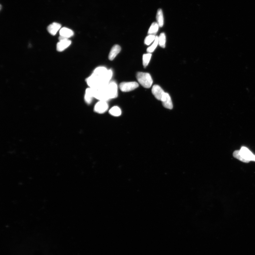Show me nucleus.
Wrapping results in <instances>:
<instances>
[{
	"mask_svg": "<svg viewBox=\"0 0 255 255\" xmlns=\"http://www.w3.org/2000/svg\"><path fill=\"white\" fill-rule=\"evenodd\" d=\"M156 36L154 35H149L147 36L145 39L144 43L146 45H149L155 41Z\"/></svg>",
	"mask_w": 255,
	"mask_h": 255,
	"instance_id": "obj_20",
	"label": "nucleus"
},
{
	"mask_svg": "<svg viewBox=\"0 0 255 255\" xmlns=\"http://www.w3.org/2000/svg\"><path fill=\"white\" fill-rule=\"evenodd\" d=\"M158 44V37L157 36L156 37L155 41L153 44L147 49V52L148 53H151L154 52Z\"/></svg>",
	"mask_w": 255,
	"mask_h": 255,
	"instance_id": "obj_19",
	"label": "nucleus"
},
{
	"mask_svg": "<svg viewBox=\"0 0 255 255\" xmlns=\"http://www.w3.org/2000/svg\"><path fill=\"white\" fill-rule=\"evenodd\" d=\"M60 36L69 38L74 36V33L71 29L66 28H63L60 29Z\"/></svg>",
	"mask_w": 255,
	"mask_h": 255,
	"instance_id": "obj_12",
	"label": "nucleus"
},
{
	"mask_svg": "<svg viewBox=\"0 0 255 255\" xmlns=\"http://www.w3.org/2000/svg\"><path fill=\"white\" fill-rule=\"evenodd\" d=\"M94 97L93 91L92 88H87L85 91V100L87 104H90L92 101Z\"/></svg>",
	"mask_w": 255,
	"mask_h": 255,
	"instance_id": "obj_11",
	"label": "nucleus"
},
{
	"mask_svg": "<svg viewBox=\"0 0 255 255\" xmlns=\"http://www.w3.org/2000/svg\"><path fill=\"white\" fill-rule=\"evenodd\" d=\"M60 23H54L48 26L47 29L48 32L53 36H55L61 28Z\"/></svg>",
	"mask_w": 255,
	"mask_h": 255,
	"instance_id": "obj_9",
	"label": "nucleus"
},
{
	"mask_svg": "<svg viewBox=\"0 0 255 255\" xmlns=\"http://www.w3.org/2000/svg\"><path fill=\"white\" fill-rule=\"evenodd\" d=\"M233 157L240 160L242 162L246 163H248L250 162V161L246 160L243 156L241 154L240 150H237V151H235L233 152Z\"/></svg>",
	"mask_w": 255,
	"mask_h": 255,
	"instance_id": "obj_14",
	"label": "nucleus"
},
{
	"mask_svg": "<svg viewBox=\"0 0 255 255\" xmlns=\"http://www.w3.org/2000/svg\"><path fill=\"white\" fill-rule=\"evenodd\" d=\"M157 23L160 27H162L164 24V18L162 11L161 9H158L156 15Z\"/></svg>",
	"mask_w": 255,
	"mask_h": 255,
	"instance_id": "obj_13",
	"label": "nucleus"
},
{
	"mask_svg": "<svg viewBox=\"0 0 255 255\" xmlns=\"http://www.w3.org/2000/svg\"><path fill=\"white\" fill-rule=\"evenodd\" d=\"M59 42L57 44L56 48L59 52H62L68 48L71 44V41L66 38L60 36L59 38Z\"/></svg>",
	"mask_w": 255,
	"mask_h": 255,
	"instance_id": "obj_4",
	"label": "nucleus"
},
{
	"mask_svg": "<svg viewBox=\"0 0 255 255\" xmlns=\"http://www.w3.org/2000/svg\"><path fill=\"white\" fill-rule=\"evenodd\" d=\"M136 79L139 84L146 88L151 87L153 84L152 77L149 74L143 72H138L136 74Z\"/></svg>",
	"mask_w": 255,
	"mask_h": 255,
	"instance_id": "obj_1",
	"label": "nucleus"
},
{
	"mask_svg": "<svg viewBox=\"0 0 255 255\" xmlns=\"http://www.w3.org/2000/svg\"><path fill=\"white\" fill-rule=\"evenodd\" d=\"M159 25L157 23H154L152 24L148 31V34L149 35H155L158 31L159 29Z\"/></svg>",
	"mask_w": 255,
	"mask_h": 255,
	"instance_id": "obj_15",
	"label": "nucleus"
},
{
	"mask_svg": "<svg viewBox=\"0 0 255 255\" xmlns=\"http://www.w3.org/2000/svg\"><path fill=\"white\" fill-rule=\"evenodd\" d=\"M108 109V104L106 101H100L95 105L94 111L99 114H103L107 111Z\"/></svg>",
	"mask_w": 255,
	"mask_h": 255,
	"instance_id": "obj_6",
	"label": "nucleus"
},
{
	"mask_svg": "<svg viewBox=\"0 0 255 255\" xmlns=\"http://www.w3.org/2000/svg\"><path fill=\"white\" fill-rule=\"evenodd\" d=\"M109 113L112 116H119L121 114V111L119 107L114 106L110 110Z\"/></svg>",
	"mask_w": 255,
	"mask_h": 255,
	"instance_id": "obj_16",
	"label": "nucleus"
},
{
	"mask_svg": "<svg viewBox=\"0 0 255 255\" xmlns=\"http://www.w3.org/2000/svg\"><path fill=\"white\" fill-rule=\"evenodd\" d=\"M241 154L246 159L249 161H255V155H254L249 150L245 147H241L240 150Z\"/></svg>",
	"mask_w": 255,
	"mask_h": 255,
	"instance_id": "obj_8",
	"label": "nucleus"
},
{
	"mask_svg": "<svg viewBox=\"0 0 255 255\" xmlns=\"http://www.w3.org/2000/svg\"><path fill=\"white\" fill-rule=\"evenodd\" d=\"M166 36L164 33H161L158 37V44L160 46L164 48L166 47Z\"/></svg>",
	"mask_w": 255,
	"mask_h": 255,
	"instance_id": "obj_17",
	"label": "nucleus"
},
{
	"mask_svg": "<svg viewBox=\"0 0 255 255\" xmlns=\"http://www.w3.org/2000/svg\"><path fill=\"white\" fill-rule=\"evenodd\" d=\"M151 56L152 54L150 53H147L146 54L143 55V65L144 68H146V67L148 66L150 59H151Z\"/></svg>",
	"mask_w": 255,
	"mask_h": 255,
	"instance_id": "obj_18",
	"label": "nucleus"
},
{
	"mask_svg": "<svg viewBox=\"0 0 255 255\" xmlns=\"http://www.w3.org/2000/svg\"><path fill=\"white\" fill-rule=\"evenodd\" d=\"M105 90L109 99L117 97L118 87L116 82L114 81L110 82L105 87Z\"/></svg>",
	"mask_w": 255,
	"mask_h": 255,
	"instance_id": "obj_2",
	"label": "nucleus"
},
{
	"mask_svg": "<svg viewBox=\"0 0 255 255\" xmlns=\"http://www.w3.org/2000/svg\"><path fill=\"white\" fill-rule=\"evenodd\" d=\"M121 48L120 45H115L112 47L109 55V59L110 60H114L116 56L120 53Z\"/></svg>",
	"mask_w": 255,
	"mask_h": 255,
	"instance_id": "obj_10",
	"label": "nucleus"
},
{
	"mask_svg": "<svg viewBox=\"0 0 255 255\" xmlns=\"http://www.w3.org/2000/svg\"><path fill=\"white\" fill-rule=\"evenodd\" d=\"M138 87V83L135 82H122L119 85L121 91L124 92H130L135 90Z\"/></svg>",
	"mask_w": 255,
	"mask_h": 255,
	"instance_id": "obj_3",
	"label": "nucleus"
},
{
	"mask_svg": "<svg viewBox=\"0 0 255 255\" xmlns=\"http://www.w3.org/2000/svg\"><path fill=\"white\" fill-rule=\"evenodd\" d=\"M161 101L164 107L165 108L171 110L173 108V105L171 96L169 94L166 93L164 95Z\"/></svg>",
	"mask_w": 255,
	"mask_h": 255,
	"instance_id": "obj_7",
	"label": "nucleus"
},
{
	"mask_svg": "<svg viewBox=\"0 0 255 255\" xmlns=\"http://www.w3.org/2000/svg\"><path fill=\"white\" fill-rule=\"evenodd\" d=\"M153 95L157 100L161 101L162 99L165 92L159 85H155L153 86L152 89Z\"/></svg>",
	"mask_w": 255,
	"mask_h": 255,
	"instance_id": "obj_5",
	"label": "nucleus"
}]
</instances>
